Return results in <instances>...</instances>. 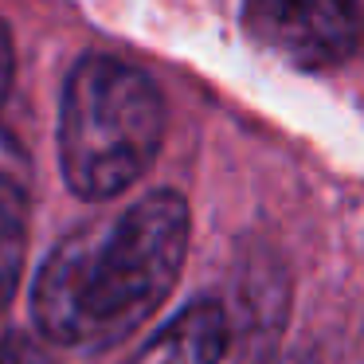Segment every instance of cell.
<instances>
[{"label":"cell","instance_id":"6da1fadb","mask_svg":"<svg viewBox=\"0 0 364 364\" xmlns=\"http://www.w3.org/2000/svg\"><path fill=\"white\" fill-rule=\"evenodd\" d=\"M188 235L192 215L176 192H149L118 220L67 235L32 290L40 333L79 353L134 337L173 294Z\"/></svg>","mask_w":364,"mask_h":364},{"label":"cell","instance_id":"7a4b0ae2","mask_svg":"<svg viewBox=\"0 0 364 364\" xmlns=\"http://www.w3.org/2000/svg\"><path fill=\"white\" fill-rule=\"evenodd\" d=\"M165 141V98L141 67L87 55L59 102V168L87 204L110 200L153 168Z\"/></svg>","mask_w":364,"mask_h":364},{"label":"cell","instance_id":"3957f363","mask_svg":"<svg viewBox=\"0 0 364 364\" xmlns=\"http://www.w3.org/2000/svg\"><path fill=\"white\" fill-rule=\"evenodd\" d=\"M251 40L298 71H325L356 51L364 20L356 0H243Z\"/></svg>","mask_w":364,"mask_h":364},{"label":"cell","instance_id":"277c9868","mask_svg":"<svg viewBox=\"0 0 364 364\" xmlns=\"http://www.w3.org/2000/svg\"><path fill=\"white\" fill-rule=\"evenodd\" d=\"M231 341V325L220 301L204 298L184 306L165 329H157L129 364H220Z\"/></svg>","mask_w":364,"mask_h":364},{"label":"cell","instance_id":"5b68a950","mask_svg":"<svg viewBox=\"0 0 364 364\" xmlns=\"http://www.w3.org/2000/svg\"><path fill=\"white\" fill-rule=\"evenodd\" d=\"M24 220L20 212L0 200V317L9 309V301L16 298V286H20V270H24Z\"/></svg>","mask_w":364,"mask_h":364},{"label":"cell","instance_id":"8992f818","mask_svg":"<svg viewBox=\"0 0 364 364\" xmlns=\"http://www.w3.org/2000/svg\"><path fill=\"white\" fill-rule=\"evenodd\" d=\"M9 87H12V40H9V28L0 24V114H4V102H9Z\"/></svg>","mask_w":364,"mask_h":364},{"label":"cell","instance_id":"52a82bcc","mask_svg":"<svg viewBox=\"0 0 364 364\" xmlns=\"http://www.w3.org/2000/svg\"><path fill=\"white\" fill-rule=\"evenodd\" d=\"M274 364H314V360H306V356H282V360H274Z\"/></svg>","mask_w":364,"mask_h":364},{"label":"cell","instance_id":"ba28073f","mask_svg":"<svg viewBox=\"0 0 364 364\" xmlns=\"http://www.w3.org/2000/svg\"><path fill=\"white\" fill-rule=\"evenodd\" d=\"M4 364H9V356H4ZM12 364H20V348H12Z\"/></svg>","mask_w":364,"mask_h":364}]
</instances>
